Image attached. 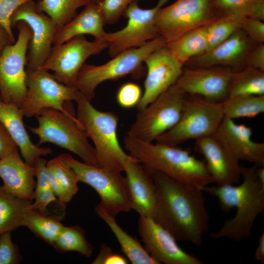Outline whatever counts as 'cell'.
<instances>
[{
    "instance_id": "obj_23",
    "label": "cell",
    "mask_w": 264,
    "mask_h": 264,
    "mask_svg": "<svg viewBox=\"0 0 264 264\" xmlns=\"http://www.w3.org/2000/svg\"><path fill=\"white\" fill-rule=\"evenodd\" d=\"M34 166L23 160L16 151L0 159V177L2 188L17 197L32 201L34 198L36 182Z\"/></svg>"
},
{
    "instance_id": "obj_30",
    "label": "cell",
    "mask_w": 264,
    "mask_h": 264,
    "mask_svg": "<svg viewBox=\"0 0 264 264\" xmlns=\"http://www.w3.org/2000/svg\"><path fill=\"white\" fill-rule=\"evenodd\" d=\"M224 117L253 118L264 112V95L228 98L221 102Z\"/></svg>"
},
{
    "instance_id": "obj_27",
    "label": "cell",
    "mask_w": 264,
    "mask_h": 264,
    "mask_svg": "<svg viewBox=\"0 0 264 264\" xmlns=\"http://www.w3.org/2000/svg\"><path fill=\"white\" fill-rule=\"evenodd\" d=\"M31 201L13 196L0 186V235L24 226Z\"/></svg>"
},
{
    "instance_id": "obj_34",
    "label": "cell",
    "mask_w": 264,
    "mask_h": 264,
    "mask_svg": "<svg viewBox=\"0 0 264 264\" xmlns=\"http://www.w3.org/2000/svg\"><path fill=\"white\" fill-rule=\"evenodd\" d=\"M53 246L60 252L75 251L88 258L93 249L86 239L84 230L78 225L64 226Z\"/></svg>"
},
{
    "instance_id": "obj_40",
    "label": "cell",
    "mask_w": 264,
    "mask_h": 264,
    "mask_svg": "<svg viewBox=\"0 0 264 264\" xmlns=\"http://www.w3.org/2000/svg\"><path fill=\"white\" fill-rule=\"evenodd\" d=\"M30 0H0V24L6 31L13 43L15 39L11 28V17L20 5Z\"/></svg>"
},
{
    "instance_id": "obj_39",
    "label": "cell",
    "mask_w": 264,
    "mask_h": 264,
    "mask_svg": "<svg viewBox=\"0 0 264 264\" xmlns=\"http://www.w3.org/2000/svg\"><path fill=\"white\" fill-rule=\"evenodd\" d=\"M11 232L0 235V264H17L21 260L18 247L12 242Z\"/></svg>"
},
{
    "instance_id": "obj_11",
    "label": "cell",
    "mask_w": 264,
    "mask_h": 264,
    "mask_svg": "<svg viewBox=\"0 0 264 264\" xmlns=\"http://www.w3.org/2000/svg\"><path fill=\"white\" fill-rule=\"evenodd\" d=\"M18 39L7 45L0 55V99L19 108L26 96L27 52L32 37L29 26L23 22L15 25Z\"/></svg>"
},
{
    "instance_id": "obj_31",
    "label": "cell",
    "mask_w": 264,
    "mask_h": 264,
    "mask_svg": "<svg viewBox=\"0 0 264 264\" xmlns=\"http://www.w3.org/2000/svg\"><path fill=\"white\" fill-rule=\"evenodd\" d=\"M90 1L91 0H39L36 6L39 11L52 20L58 29L72 19L78 8Z\"/></svg>"
},
{
    "instance_id": "obj_49",
    "label": "cell",
    "mask_w": 264,
    "mask_h": 264,
    "mask_svg": "<svg viewBox=\"0 0 264 264\" xmlns=\"http://www.w3.org/2000/svg\"><path fill=\"white\" fill-rule=\"evenodd\" d=\"M101 1H102V0H91V1L93 2L94 3H96L97 4H98Z\"/></svg>"
},
{
    "instance_id": "obj_48",
    "label": "cell",
    "mask_w": 264,
    "mask_h": 264,
    "mask_svg": "<svg viewBox=\"0 0 264 264\" xmlns=\"http://www.w3.org/2000/svg\"><path fill=\"white\" fill-rule=\"evenodd\" d=\"M255 259L261 262H264V233L263 232L261 235L259 240V244L256 249L255 252Z\"/></svg>"
},
{
    "instance_id": "obj_20",
    "label": "cell",
    "mask_w": 264,
    "mask_h": 264,
    "mask_svg": "<svg viewBox=\"0 0 264 264\" xmlns=\"http://www.w3.org/2000/svg\"><path fill=\"white\" fill-rule=\"evenodd\" d=\"M256 44L240 29L220 44L190 59L184 66H220L239 70L245 67L247 56Z\"/></svg>"
},
{
    "instance_id": "obj_43",
    "label": "cell",
    "mask_w": 264,
    "mask_h": 264,
    "mask_svg": "<svg viewBox=\"0 0 264 264\" xmlns=\"http://www.w3.org/2000/svg\"><path fill=\"white\" fill-rule=\"evenodd\" d=\"M127 259L123 255L114 252L110 248L103 243L99 252L92 264H127Z\"/></svg>"
},
{
    "instance_id": "obj_10",
    "label": "cell",
    "mask_w": 264,
    "mask_h": 264,
    "mask_svg": "<svg viewBox=\"0 0 264 264\" xmlns=\"http://www.w3.org/2000/svg\"><path fill=\"white\" fill-rule=\"evenodd\" d=\"M27 92L20 107L23 116L38 115L44 109H55L69 113L81 92L75 87L66 86L48 71L26 69Z\"/></svg>"
},
{
    "instance_id": "obj_47",
    "label": "cell",
    "mask_w": 264,
    "mask_h": 264,
    "mask_svg": "<svg viewBox=\"0 0 264 264\" xmlns=\"http://www.w3.org/2000/svg\"><path fill=\"white\" fill-rule=\"evenodd\" d=\"M13 44L14 43L12 42L8 34L0 24V55L7 45Z\"/></svg>"
},
{
    "instance_id": "obj_38",
    "label": "cell",
    "mask_w": 264,
    "mask_h": 264,
    "mask_svg": "<svg viewBox=\"0 0 264 264\" xmlns=\"http://www.w3.org/2000/svg\"><path fill=\"white\" fill-rule=\"evenodd\" d=\"M142 95V90L138 85L128 82L122 85L118 89L116 100L121 107L128 109L137 105Z\"/></svg>"
},
{
    "instance_id": "obj_8",
    "label": "cell",
    "mask_w": 264,
    "mask_h": 264,
    "mask_svg": "<svg viewBox=\"0 0 264 264\" xmlns=\"http://www.w3.org/2000/svg\"><path fill=\"white\" fill-rule=\"evenodd\" d=\"M224 118L221 102L187 95L181 116L170 130L159 136L156 143L177 146L190 139L213 134Z\"/></svg>"
},
{
    "instance_id": "obj_13",
    "label": "cell",
    "mask_w": 264,
    "mask_h": 264,
    "mask_svg": "<svg viewBox=\"0 0 264 264\" xmlns=\"http://www.w3.org/2000/svg\"><path fill=\"white\" fill-rule=\"evenodd\" d=\"M170 0H158L153 7L143 9L138 1L132 3L123 16L128 19L122 29L106 32L104 40L108 43V53L111 57L127 49L138 47L148 42L160 37L155 22L158 10Z\"/></svg>"
},
{
    "instance_id": "obj_41",
    "label": "cell",
    "mask_w": 264,
    "mask_h": 264,
    "mask_svg": "<svg viewBox=\"0 0 264 264\" xmlns=\"http://www.w3.org/2000/svg\"><path fill=\"white\" fill-rule=\"evenodd\" d=\"M241 29L255 43H264V21L245 17L242 23Z\"/></svg>"
},
{
    "instance_id": "obj_16",
    "label": "cell",
    "mask_w": 264,
    "mask_h": 264,
    "mask_svg": "<svg viewBox=\"0 0 264 264\" xmlns=\"http://www.w3.org/2000/svg\"><path fill=\"white\" fill-rule=\"evenodd\" d=\"M234 70L225 66L189 67L184 66L174 84L183 92L214 102L228 98L229 82Z\"/></svg>"
},
{
    "instance_id": "obj_35",
    "label": "cell",
    "mask_w": 264,
    "mask_h": 264,
    "mask_svg": "<svg viewBox=\"0 0 264 264\" xmlns=\"http://www.w3.org/2000/svg\"><path fill=\"white\" fill-rule=\"evenodd\" d=\"M245 17L240 14L228 15L219 17L207 24L208 50L220 44L241 29L242 23Z\"/></svg>"
},
{
    "instance_id": "obj_24",
    "label": "cell",
    "mask_w": 264,
    "mask_h": 264,
    "mask_svg": "<svg viewBox=\"0 0 264 264\" xmlns=\"http://www.w3.org/2000/svg\"><path fill=\"white\" fill-rule=\"evenodd\" d=\"M23 117L19 107L0 99V121L18 146L25 162L34 166L37 158L51 154L53 152L49 148H41L32 142L24 126Z\"/></svg>"
},
{
    "instance_id": "obj_19",
    "label": "cell",
    "mask_w": 264,
    "mask_h": 264,
    "mask_svg": "<svg viewBox=\"0 0 264 264\" xmlns=\"http://www.w3.org/2000/svg\"><path fill=\"white\" fill-rule=\"evenodd\" d=\"M194 149L204 157L207 170L216 185L239 182L242 176L239 161L214 134L196 140Z\"/></svg>"
},
{
    "instance_id": "obj_4",
    "label": "cell",
    "mask_w": 264,
    "mask_h": 264,
    "mask_svg": "<svg viewBox=\"0 0 264 264\" xmlns=\"http://www.w3.org/2000/svg\"><path fill=\"white\" fill-rule=\"evenodd\" d=\"M75 102L77 118L93 143L99 166L124 171L131 155L125 153L119 143V119L116 114L98 110L81 93Z\"/></svg>"
},
{
    "instance_id": "obj_21",
    "label": "cell",
    "mask_w": 264,
    "mask_h": 264,
    "mask_svg": "<svg viewBox=\"0 0 264 264\" xmlns=\"http://www.w3.org/2000/svg\"><path fill=\"white\" fill-rule=\"evenodd\" d=\"M214 135L239 161L264 166V143L253 140L250 127L224 117Z\"/></svg>"
},
{
    "instance_id": "obj_3",
    "label": "cell",
    "mask_w": 264,
    "mask_h": 264,
    "mask_svg": "<svg viewBox=\"0 0 264 264\" xmlns=\"http://www.w3.org/2000/svg\"><path fill=\"white\" fill-rule=\"evenodd\" d=\"M124 148L151 174L162 173L179 182L199 187L213 183L204 160L177 146L146 142L126 135Z\"/></svg>"
},
{
    "instance_id": "obj_5",
    "label": "cell",
    "mask_w": 264,
    "mask_h": 264,
    "mask_svg": "<svg viewBox=\"0 0 264 264\" xmlns=\"http://www.w3.org/2000/svg\"><path fill=\"white\" fill-rule=\"evenodd\" d=\"M167 44L159 37L138 47L126 50L108 62L94 65L85 63L79 70L75 88L89 101L94 97L95 90L108 80H117L128 75L140 78L145 72L143 64L145 59L154 50Z\"/></svg>"
},
{
    "instance_id": "obj_36",
    "label": "cell",
    "mask_w": 264,
    "mask_h": 264,
    "mask_svg": "<svg viewBox=\"0 0 264 264\" xmlns=\"http://www.w3.org/2000/svg\"><path fill=\"white\" fill-rule=\"evenodd\" d=\"M47 166L55 176L64 192L66 204L78 191L77 176L73 170L58 156L47 162Z\"/></svg>"
},
{
    "instance_id": "obj_42",
    "label": "cell",
    "mask_w": 264,
    "mask_h": 264,
    "mask_svg": "<svg viewBox=\"0 0 264 264\" xmlns=\"http://www.w3.org/2000/svg\"><path fill=\"white\" fill-rule=\"evenodd\" d=\"M34 199V202L30 205L31 209L42 214H46L47 207L50 203L58 201L50 188L35 190Z\"/></svg>"
},
{
    "instance_id": "obj_28",
    "label": "cell",
    "mask_w": 264,
    "mask_h": 264,
    "mask_svg": "<svg viewBox=\"0 0 264 264\" xmlns=\"http://www.w3.org/2000/svg\"><path fill=\"white\" fill-rule=\"evenodd\" d=\"M207 25L192 29L167 44L172 54L184 66L208 50Z\"/></svg>"
},
{
    "instance_id": "obj_12",
    "label": "cell",
    "mask_w": 264,
    "mask_h": 264,
    "mask_svg": "<svg viewBox=\"0 0 264 264\" xmlns=\"http://www.w3.org/2000/svg\"><path fill=\"white\" fill-rule=\"evenodd\" d=\"M217 18L212 0H176L158 10L155 22L160 37L168 44Z\"/></svg>"
},
{
    "instance_id": "obj_7",
    "label": "cell",
    "mask_w": 264,
    "mask_h": 264,
    "mask_svg": "<svg viewBox=\"0 0 264 264\" xmlns=\"http://www.w3.org/2000/svg\"><path fill=\"white\" fill-rule=\"evenodd\" d=\"M74 172L79 182L93 188L99 195L98 204L110 216L132 210L131 200L125 177L121 172L81 162L69 154L58 156Z\"/></svg>"
},
{
    "instance_id": "obj_18",
    "label": "cell",
    "mask_w": 264,
    "mask_h": 264,
    "mask_svg": "<svg viewBox=\"0 0 264 264\" xmlns=\"http://www.w3.org/2000/svg\"><path fill=\"white\" fill-rule=\"evenodd\" d=\"M138 230L145 249L158 264H203L198 258L182 249L174 236L152 219L139 216Z\"/></svg>"
},
{
    "instance_id": "obj_1",
    "label": "cell",
    "mask_w": 264,
    "mask_h": 264,
    "mask_svg": "<svg viewBox=\"0 0 264 264\" xmlns=\"http://www.w3.org/2000/svg\"><path fill=\"white\" fill-rule=\"evenodd\" d=\"M151 175L156 191L153 220L176 241L200 246L209 227L203 191L198 186L179 182L159 172Z\"/></svg>"
},
{
    "instance_id": "obj_9",
    "label": "cell",
    "mask_w": 264,
    "mask_h": 264,
    "mask_svg": "<svg viewBox=\"0 0 264 264\" xmlns=\"http://www.w3.org/2000/svg\"><path fill=\"white\" fill-rule=\"evenodd\" d=\"M187 94L175 85L139 112L127 135L146 142H153L178 121Z\"/></svg>"
},
{
    "instance_id": "obj_17",
    "label": "cell",
    "mask_w": 264,
    "mask_h": 264,
    "mask_svg": "<svg viewBox=\"0 0 264 264\" xmlns=\"http://www.w3.org/2000/svg\"><path fill=\"white\" fill-rule=\"evenodd\" d=\"M144 63L147 75L144 93L137 105L138 110H143L174 85L184 66L172 54L166 45L150 54Z\"/></svg>"
},
{
    "instance_id": "obj_15",
    "label": "cell",
    "mask_w": 264,
    "mask_h": 264,
    "mask_svg": "<svg viewBox=\"0 0 264 264\" xmlns=\"http://www.w3.org/2000/svg\"><path fill=\"white\" fill-rule=\"evenodd\" d=\"M20 21L29 26L32 34L27 53L26 69H37L51 52L57 27L48 15L37 9L34 0L22 3L13 13L10 18L11 26Z\"/></svg>"
},
{
    "instance_id": "obj_37",
    "label": "cell",
    "mask_w": 264,
    "mask_h": 264,
    "mask_svg": "<svg viewBox=\"0 0 264 264\" xmlns=\"http://www.w3.org/2000/svg\"><path fill=\"white\" fill-rule=\"evenodd\" d=\"M139 0H102L97 4L102 14L105 23L113 24L119 20L130 4Z\"/></svg>"
},
{
    "instance_id": "obj_45",
    "label": "cell",
    "mask_w": 264,
    "mask_h": 264,
    "mask_svg": "<svg viewBox=\"0 0 264 264\" xmlns=\"http://www.w3.org/2000/svg\"><path fill=\"white\" fill-rule=\"evenodd\" d=\"M245 66L264 71V43L257 44L249 52Z\"/></svg>"
},
{
    "instance_id": "obj_32",
    "label": "cell",
    "mask_w": 264,
    "mask_h": 264,
    "mask_svg": "<svg viewBox=\"0 0 264 264\" xmlns=\"http://www.w3.org/2000/svg\"><path fill=\"white\" fill-rule=\"evenodd\" d=\"M217 18L231 14L264 21V0H212Z\"/></svg>"
},
{
    "instance_id": "obj_2",
    "label": "cell",
    "mask_w": 264,
    "mask_h": 264,
    "mask_svg": "<svg viewBox=\"0 0 264 264\" xmlns=\"http://www.w3.org/2000/svg\"><path fill=\"white\" fill-rule=\"evenodd\" d=\"M257 166L241 165L243 181L238 186L228 184L200 187L203 192L218 199L223 212H228L233 207L236 208L235 215L211 234L213 238L240 241L251 235L256 219L264 209V183L257 176Z\"/></svg>"
},
{
    "instance_id": "obj_22",
    "label": "cell",
    "mask_w": 264,
    "mask_h": 264,
    "mask_svg": "<svg viewBox=\"0 0 264 264\" xmlns=\"http://www.w3.org/2000/svg\"><path fill=\"white\" fill-rule=\"evenodd\" d=\"M124 171L129 191L132 209L139 216L154 220L156 209V191L151 174L136 159L131 156Z\"/></svg>"
},
{
    "instance_id": "obj_29",
    "label": "cell",
    "mask_w": 264,
    "mask_h": 264,
    "mask_svg": "<svg viewBox=\"0 0 264 264\" xmlns=\"http://www.w3.org/2000/svg\"><path fill=\"white\" fill-rule=\"evenodd\" d=\"M252 95H264V71L248 66L234 71L229 82L228 98Z\"/></svg>"
},
{
    "instance_id": "obj_44",
    "label": "cell",
    "mask_w": 264,
    "mask_h": 264,
    "mask_svg": "<svg viewBox=\"0 0 264 264\" xmlns=\"http://www.w3.org/2000/svg\"><path fill=\"white\" fill-rule=\"evenodd\" d=\"M19 150L8 131L0 121V159Z\"/></svg>"
},
{
    "instance_id": "obj_6",
    "label": "cell",
    "mask_w": 264,
    "mask_h": 264,
    "mask_svg": "<svg viewBox=\"0 0 264 264\" xmlns=\"http://www.w3.org/2000/svg\"><path fill=\"white\" fill-rule=\"evenodd\" d=\"M35 117L38 126L29 129L38 136V146L48 142L55 144L74 153L84 162L99 166L95 149L72 109L66 113L44 109Z\"/></svg>"
},
{
    "instance_id": "obj_33",
    "label": "cell",
    "mask_w": 264,
    "mask_h": 264,
    "mask_svg": "<svg viewBox=\"0 0 264 264\" xmlns=\"http://www.w3.org/2000/svg\"><path fill=\"white\" fill-rule=\"evenodd\" d=\"M24 226L53 246L64 225L56 216L42 214L31 209Z\"/></svg>"
},
{
    "instance_id": "obj_46",
    "label": "cell",
    "mask_w": 264,
    "mask_h": 264,
    "mask_svg": "<svg viewBox=\"0 0 264 264\" xmlns=\"http://www.w3.org/2000/svg\"><path fill=\"white\" fill-rule=\"evenodd\" d=\"M34 166L36 170V177L37 178L35 190L49 188L46 161L41 157H39L36 160Z\"/></svg>"
},
{
    "instance_id": "obj_26",
    "label": "cell",
    "mask_w": 264,
    "mask_h": 264,
    "mask_svg": "<svg viewBox=\"0 0 264 264\" xmlns=\"http://www.w3.org/2000/svg\"><path fill=\"white\" fill-rule=\"evenodd\" d=\"M96 214L106 223L116 238L121 250L133 264H159L146 250L138 240L122 229L115 218L107 214L98 204L95 208Z\"/></svg>"
},
{
    "instance_id": "obj_25",
    "label": "cell",
    "mask_w": 264,
    "mask_h": 264,
    "mask_svg": "<svg viewBox=\"0 0 264 264\" xmlns=\"http://www.w3.org/2000/svg\"><path fill=\"white\" fill-rule=\"evenodd\" d=\"M105 24L98 4L90 1L79 14L57 30L53 44L59 45L85 34L92 36L95 40L103 41Z\"/></svg>"
},
{
    "instance_id": "obj_14",
    "label": "cell",
    "mask_w": 264,
    "mask_h": 264,
    "mask_svg": "<svg viewBox=\"0 0 264 264\" xmlns=\"http://www.w3.org/2000/svg\"><path fill=\"white\" fill-rule=\"evenodd\" d=\"M105 41H88L83 35L75 37L59 45H53L43 64L38 68L54 72L59 82L75 87L77 76L86 60L107 48Z\"/></svg>"
}]
</instances>
